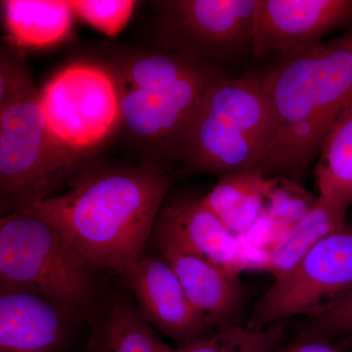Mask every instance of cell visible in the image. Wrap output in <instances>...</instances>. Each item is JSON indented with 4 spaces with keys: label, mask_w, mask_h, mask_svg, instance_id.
<instances>
[{
    "label": "cell",
    "mask_w": 352,
    "mask_h": 352,
    "mask_svg": "<svg viewBox=\"0 0 352 352\" xmlns=\"http://www.w3.org/2000/svg\"><path fill=\"white\" fill-rule=\"evenodd\" d=\"M171 183L170 168L162 164L100 157L76 173L64 193L16 212L50 222L92 267L120 274L144 254Z\"/></svg>",
    "instance_id": "1"
},
{
    "label": "cell",
    "mask_w": 352,
    "mask_h": 352,
    "mask_svg": "<svg viewBox=\"0 0 352 352\" xmlns=\"http://www.w3.org/2000/svg\"><path fill=\"white\" fill-rule=\"evenodd\" d=\"M90 59L110 72L118 88L117 135L141 160L179 164L190 126L222 67L162 50L102 45Z\"/></svg>",
    "instance_id": "2"
},
{
    "label": "cell",
    "mask_w": 352,
    "mask_h": 352,
    "mask_svg": "<svg viewBox=\"0 0 352 352\" xmlns=\"http://www.w3.org/2000/svg\"><path fill=\"white\" fill-rule=\"evenodd\" d=\"M261 83L276 136L261 170L302 185L328 132L352 104V25L338 38L277 58Z\"/></svg>",
    "instance_id": "3"
},
{
    "label": "cell",
    "mask_w": 352,
    "mask_h": 352,
    "mask_svg": "<svg viewBox=\"0 0 352 352\" xmlns=\"http://www.w3.org/2000/svg\"><path fill=\"white\" fill-rule=\"evenodd\" d=\"M101 153L78 152L50 131L22 48L0 52V207L4 214L50 197Z\"/></svg>",
    "instance_id": "4"
},
{
    "label": "cell",
    "mask_w": 352,
    "mask_h": 352,
    "mask_svg": "<svg viewBox=\"0 0 352 352\" xmlns=\"http://www.w3.org/2000/svg\"><path fill=\"white\" fill-rule=\"evenodd\" d=\"M272 111L261 74L221 76L210 87L192 122L180 173L221 176L259 168L275 143Z\"/></svg>",
    "instance_id": "5"
},
{
    "label": "cell",
    "mask_w": 352,
    "mask_h": 352,
    "mask_svg": "<svg viewBox=\"0 0 352 352\" xmlns=\"http://www.w3.org/2000/svg\"><path fill=\"white\" fill-rule=\"evenodd\" d=\"M91 268L46 220L23 212L1 217L0 289L41 294L82 312L94 298Z\"/></svg>",
    "instance_id": "6"
},
{
    "label": "cell",
    "mask_w": 352,
    "mask_h": 352,
    "mask_svg": "<svg viewBox=\"0 0 352 352\" xmlns=\"http://www.w3.org/2000/svg\"><path fill=\"white\" fill-rule=\"evenodd\" d=\"M258 0H157L156 48L222 67L252 53Z\"/></svg>",
    "instance_id": "7"
},
{
    "label": "cell",
    "mask_w": 352,
    "mask_h": 352,
    "mask_svg": "<svg viewBox=\"0 0 352 352\" xmlns=\"http://www.w3.org/2000/svg\"><path fill=\"white\" fill-rule=\"evenodd\" d=\"M44 118L55 138L78 152L101 153L120 127L117 85L103 65L78 60L60 69L41 90Z\"/></svg>",
    "instance_id": "8"
},
{
    "label": "cell",
    "mask_w": 352,
    "mask_h": 352,
    "mask_svg": "<svg viewBox=\"0 0 352 352\" xmlns=\"http://www.w3.org/2000/svg\"><path fill=\"white\" fill-rule=\"evenodd\" d=\"M351 288L352 224L346 223L273 281L254 305L250 327L263 329L302 315L314 318Z\"/></svg>",
    "instance_id": "9"
},
{
    "label": "cell",
    "mask_w": 352,
    "mask_h": 352,
    "mask_svg": "<svg viewBox=\"0 0 352 352\" xmlns=\"http://www.w3.org/2000/svg\"><path fill=\"white\" fill-rule=\"evenodd\" d=\"M352 25V0H258L252 54L287 56L322 43L340 28Z\"/></svg>",
    "instance_id": "10"
},
{
    "label": "cell",
    "mask_w": 352,
    "mask_h": 352,
    "mask_svg": "<svg viewBox=\"0 0 352 352\" xmlns=\"http://www.w3.org/2000/svg\"><path fill=\"white\" fill-rule=\"evenodd\" d=\"M135 298L148 324L179 347L195 344L215 333L192 305L173 268L161 256H146L120 273Z\"/></svg>",
    "instance_id": "11"
},
{
    "label": "cell",
    "mask_w": 352,
    "mask_h": 352,
    "mask_svg": "<svg viewBox=\"0 0 352 352\" xmlns=\"http://www.w3.org/2000/svg\"><path fill=\"white\" fill-rule=\"evenodd\" d=\"M237 236L205 205L203 198L180 196L164 203L150 242L206 259L239 273L245 263Z\"/></svg>",
    "instance_id": "12"
},
{
    "label": "cell",
    "mask_w": 352,
    "mask_h": 352,
    "mask_svg": "<svg viewBox=\"0 0 352 352\" xmlns=\"http://www.w3.org/2000/svg\"><path fill=\"white\" fill-rule=\"evenodd\" d=\"M80 314L41 294L0 289V352H58Z\"/></svg>",
    "instance_id": "13"
},
{
    "label": "cell",
    "mask_w": 352,
    "mask_h": 352,
    "mask_svg": "<svg viewBox=\"0 0 352 352\" xmlns=\"http://www.w3.org/2000/svg\"><path fill=\"white\" fill-rule=\"evenodd\" d=\"M156 250L175 271L190 302L208 327L217 332L240 324L244 294L239 273L171 248Z\"/></svg>",
    "instance_id": "14"
},
{
    "label": "cell",
    "mask_w": 352,
    "mask_h": 352,
    "mask_svg": "<svg viewBox=\"0 0 352 352\" xmlns=\"http://www.w3.org/2000/svg\"><path fill=\"white\" fill-rule=\"evenodd\" d=\"M87 352H178L157 335L126 294H115L91 317Z\"/></svg>",
    "instance_id": "15"
},
{
    "label": "cell",
    "mask_w": 352,
    "mask_h": 352,
    "mask_svg": "<svg viewBox=\"0 0 352 352\" xmlns=\"http://www.w3.org/2000/svg\"><path fill=\"white\" fill-rule=\"evenodd\" d=\"M351 204L318 194L314 206L296 223L289 227L267 251L264 270L279 279L293 270L315 245L347 223Z\"/></svg>",
    "instance_id": "16"
},
{
    "label": "cell",
    "mask_w": 352,
    "mask_h": 352,
    "mask_svg": "<svg viewBox=\"0 0 352 352\" xmlns=\"http://www.w3.org/2000/svg\"><path fill=\"white\" fill-rule=\"evenodd\" d=\"M8 38L20 48L50 47L66 41L75 17L65 0H6L1 1Z\"/></svg>",
    "instance_id": "17"
},
{
    "label": "cell",
    "mask_w": 352,
    "mask_h": 352,
    "mask_svg": "<svg viewBox=\"0 0 352 352\" xmlns=\"http://www.w3.org/2000/svg\"><path fill=\"white\" fill-rule=\"evenodd\" d=\"M270 188V177L259 168H252L221 176L203 201L239 237L263 219Z\"/></svg>",
    "instance_id": "18"
},
{
    "label": "cell",
    "mask_w": 352,
    "mask_h": 352,
    "mask_svg": "<svg viewBox=\"0 0 352 352\" xmlns=\"http://www.w3.org/2000/svg\"><path fill=\"white\" fill-rule=\"evenodd\" d=\"M314 175L319 194L352 204V104L322 143Z\"/></svg>",
    "instance_id": "19"
},
{
    "label": "cell",
    "mask_w": 352,
    "mask_h": 352,
    "mask_svg": "<svg viewBox=\"0 0 352 352\" xmlns=\"http://www.w3.org/2000/svg\"><path fill=\"white\" fill-rule=\"evenodd\" d=\"M284 336V327L277 323L263 329L250 326H230L189 346L178 347V352H271Z\"/></svg>",
    "instance_id": "20"
},
{
    "label": "cell",
    "mask_w": 352,
    "mask_h": 352,
    "mask_svg": "<svg viewBox=\"0 0 352 352\" xmlns=\"http://www.w3.org/2000/svg\"><path fill=\"white\" fill-rule=\"evenodd\" d=\"M317 197L308 193L302 185L277 176L270 177V188L264 215L271 223L286 231L307 214Z\"/></svg>",
    "instance_id": "21"
},
{
    "label": "cell",
    "mask_w": 352,
    "mask_h": 352,
    "mask_svg": "<svg viewBox=\"0 0 352 352\" xmlns=\"http://www.w3.org/2000/svg\"><path fill=\"white\" fill-rule=\"evenodd\" d=\"M78 18L113 38L126 28L138 2L131 0H75L69 1Z\"/></svg>",
    "instance_id": "22"
},
{
    "label": "cell",
    "mask_w": 352,
    "mask_h": 352,
    "mask_svg": "<svg viewBox=\"0 0 352 352\" xmlns=\"http://www.w3.org/2000/svg\"><path fill=\"white\" fill-rule=\"evenodd\" d=\"M305 337L326 340H352V288L340 296L327 310L312 318Z\"/></svg>",
    "instance_id": "23"
},
{
    "label": "cell",
    "mask_w": 352,
    "mask_h": 352,
    "mask_svg": "<svg viewBox=\"0 0 352 352\" xmlns=\"http://www.w3.org/2000/svg\"><path fill=\"white\" fill-rule=\"evenodd\" d=\"M277 352H346L333 346L328 340L318 338L305 337L300 342L284 347Z\"/></svg>",
    "instance_id": "24"
}]
</instances>
